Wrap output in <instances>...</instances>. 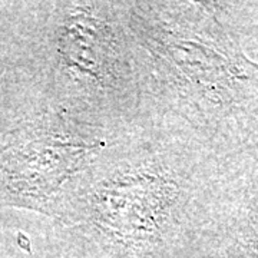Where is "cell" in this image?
<instances>
[{"label":"cell","mask_w":258,"mask_h":258,"mask_svg":"<svg viewBox=\"0 0 258 258\" xmlns=\"http://www.w3.org/2000/svg\"><path fill=\"white\" fill-rule=\"evenodd\" d=\"M95 148L62 139L43 122L13 129L0 145V207L45 211L64 178L75 174Z\"/></svg>","instance_id":"1"},{"label":"cell","mask_w":258,"mask_h":258,"mask_svg":"<svg viewBox=\"0 0 258 258\" xmlns=\"http://www.w3.org/2000/svg\"><path fill=\"white\" fill-rule=\"evenodd\" d=\"M0 75H2V69H0Z\"/></svg>","instance_id":"2"}]
</instances>
